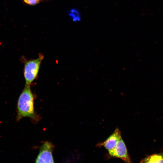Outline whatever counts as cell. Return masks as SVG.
Wrapping results in <instances>:
<instances>
[{"label":"cell","instance_id":"cell-4","mask_svg":"<svg viewBox=\"0 0 163 163\" xmlns=\"http://www.w3.org/2000/svg\"><path fill=\"white\" fill-rule=\"evenodd\" d=\"M109 155L112 157L120 158L125 162H131L126 145L122 137L118 140L113 151Z\"/></svg>","mask_w":163,"mask_h":163},{"label":"cell","instance_id":"cell-7","mask_svg":"<svg viewBox=\"0 0 163 163\" xmlns=\"http://www.w3.org/2000/svg\"><path fill=\"white\" fill-rule=\"evenodd\" d=\"M69 14L71 16L73 21H80V16L78 11L75 9H72L70 11Z\"/></svg>","mask_w":163,"mask_h":163},{"label":"cell","instance_id":"cell-3","mask_svg":"<svg viewBox=\"0 0 163 163\" xmlns=\"http://www.w3.org/2000/svg\"><path fill=\"white\" fill-rule=\"evenodd\" d=\"M54 146L50 142H45L40 146L36 163H54L53 152Z\"/></svg>","mask_w":163,"mask_h":163},{"label":"cell","instance_id":"cell-6","mask_svg":"<svg viewBox=\"0 0 163 163\" xmlns=\"http://www.w3.org/2000/svg\"><path fill=\"white\" fill-rule=\"evenodd\" d=\"M143 162L163 163V155L161 154H155L149 156L145 158Z\"/></svg>","mask_w":163,"mask_h":163},{"label":"cell","instance_id":"cell-8","mask_svg":"<svg viewBox=\"0 0 163 163\" xmlns=\"http://www.w3.org/2000/svg\"><path fill=\"white\" fill-rule=\"evenodd\" d=\"M24 2L26 4L33 5H36L39 3L41 0H23Z\"/></svg>","mask_w":163,"mask_h":163},{"label":"cell","instance_id":"cell-2","mask_svg":"<svg viewBox=\"0 0 163 163\" xmlns=\"http://www.w3.org/2000/svg\"><path fill=\"white\" fill-rule=\"evenodd\" d=\"M43 57V55H40L38 58L26 62L24 71L25 85H30L37 77Z\"/></svg>","mask_w":163,"mask_h":163},{"label":"cell","instance_id":"cell-5","mask_svg":"<svg viewBox=\"0 0 163 163\" xmlns=\"http://www.w3.org/2000/svg\"><path fill=\"white\" fill-rule=\"evenodd\" d=\"M121 137L120 131L119 129L117 128L112 134L105 141L98 143L96 146L100 147H104L109 154L114 149L118 140Z\"/></svg>","mask_w":163,"mask_h":163},{"label":"cell","instance_id":"cell-1","mask_svg":"<svg viewBox=\"0 0 163 163\" xmlns=\"http://www.w3.org/2000/svg\"><path fill=\"white\" fill-rule=\"evenodd\" d=\"M17 107L18 121L25 117L30 118L34 122L40 120V117L34 110V97L30 85H25L19 97Z\"/></svg>","mask_w":163,"mask_h":163}]
</instances>
